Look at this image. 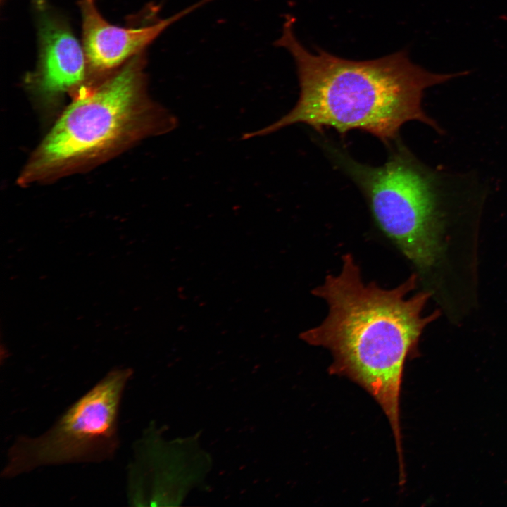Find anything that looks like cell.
Instances as JSON below:
<instances>
[{
	"mask_svg": "<svg viewBox=\"0 0 507 507\" xmlns=\"http://www.w3.org/2000/svg\"><path fill=\"white\" fill-rule=\"evenodd\" d=\"M412 274L392 289L365 283L351 254L342 256L337 275H328L312 294L327 303L323 322L299 334L306 343L329 350V373L344 376L365 389L384 412L403 458L400 394L403 368L416 351L426 326L439 311L423 316L430 292L407 297L417 284Z\"/></svg>",
	"mask_w": 507,
	"mask_h": 507,
	"instance_id": "6da1fadb",
	"label": "cell"
},
{
	"mask_svg": "<svg viewBox=\"0 0 507 507\" xmlns=\"http://www.w3.org/2000/svg\"><path fill=\"white\" fill-rule=\"evenodd\" d=\"M287 16L276 46L287 49L297 70L300 93L292 109L275 122L244 134L243 139L272 134L294 124L342 134L359 130L391 144L406 123L420 121L441 132L422 106L424 91L468 74L437 73L414 64L405 51L370 61H351L323 50L308 51L296 39Z\"/></svg>",
	"mask_w": 507,
	"mask_h": 507,
	"instance_id": "7a4b0ae2",
	"label": "cell"
},
{
	"mask_svg": "<svg viewBox=\"0 0 507 507\" xmlns=\"http://www.w3.org/2000/svg\"><path fill=\"white\" fill-rule=\"evenodd\" d=\"M146 51L137 54L73 102L40 145L28 174L54 172L109 151L129 138L175 130V115L146 94Z\"/></svg>",
	"mask_w": 507,
	"mask_h": 507,
	"instance_id": "3957f363",
	"label": "cell"
},
{
	"mask_svg": "<svg viewBox=\"0 0 507 507\" xmlns=\"http://www.w3.org/2000/svg\"><path fill=\"white\" fill-rule=\"evenodd\" d=\"M325 147L360 188L384 234L418 268L433 267L442 254L444 227L436 175L399 142L377 167L360 163L334 146Z\"/></svg>",
	"mask_w": 507,
	"mask_h": 507,
	"instance_id": "277c9868",
	"label": "cell"
},
{
	"mask_svg": "<svg viewBox=\"0 0 507 507\" xmlns=\"http://www.w3.org/2000/svg\"><path fill=\"white\" fill-rule=\"evenodd\" d=\"M132 373L127 367L111 370L45 432L18 437L8 449L1 477L13 478L44 466L112 459L120 445V402Z\"/></svg>",
	"mask_w": 507,
	"mask_h": 507,
	"instance_id": "5b68a950",
	"label": "cell"
},
{
	"mask_svg": "<svg viewBox=\"0 0 507 507\" xmlns=\"http://www.w3.org/2000/svg\"><path fill=\"white\" fill-rule=\"evenodd\" d=\"M212 0H200L167 18H158V7L145 11L142 23L133 27H120L106 21L96 0H78L82 15V46L89 71L94 74L111 73L137 54L146 51L168 26Z\"/></svg>",
	"mask_w": 507,
	"mask_h": 507,
	"instance_id": "8992f818",
	"label": "cell"
},
{
	"mask_svg": "<svg viewBox=\"0 0 507 507\" xmlns=\"http://www.w3.org/2000/svg\"><path fill=\"white\" fill-rule=\"evenodd\" d=\"M37 13L39 56L32 81L48 94L62 93L81 84L89 71L82 44L66 20L46 0H34Z\"/></svg>",
	"mask_w": 507,
	"mask_h": 507,
	"instance_id": "52a82bcc",
	"label": "cell"
}]
</instances>
